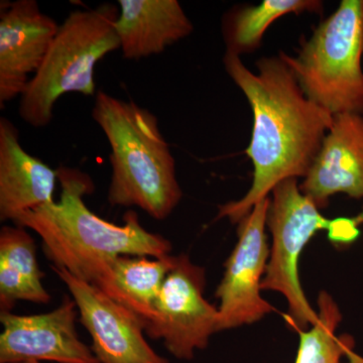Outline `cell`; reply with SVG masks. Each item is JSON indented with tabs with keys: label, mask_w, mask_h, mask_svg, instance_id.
Masks as SVG:
<instances>
[{
	"label": "cell",
	"mask_w": 363,
	"mask_h": 363,
	"mask_svg": "<svg viewBox=\"0 0 363 363\" xmlns=\"http://www.w3.org/2000/svg\"><path fill=\"white\" fill-rule=\"evenodd\" d=\"M205 286V269L187 255H175L145 334L162 340L177 359L192 360L196 351L207 348L210 338L218 332V308L204 298Z\"/></svg>",
	"instance_id": "7"
},
{
	"label": "cell",
	"mask_w": 363,
	"mask_h": 363,
	"mask_svg": "<svg viewBox=\"0 0 363 363\" xmlns=\"http://www.w3.org/2000/svg\"><path fill=\"white\" fill-rule=\"evenodd\" d=\"M223 65L247 97L253 116L252 138L245 150L253 166L252 186L241 199L219 206L217 214V219L238 224L281 182L307 176L333 116L306 96L279 55L259 59L257 73L228 52Z\"/></svg>",
	"instance_id": "1"
},
{
	"label": "cell",
	"mask_w": 363,
	"mask_h": 363,
	"mask_svg": "<svg viewBox=\"0 0 363 363\" xmlns=\"http://www.w3.org/2000/svg\"><path fill=\"white\" fill-rule=\"evenodd\" d=\"M77 306L80 322L92 339L99 363H169L145 339V324L96 286L52 267Z\"/></svg>",
	"instance_id": "9"
},
{
	"label": "cell",
	"mask_w": 363,
	"mask_h": 363,
	"mask_svg": "<svg viewBox=\"0 0 363 363\" xmlns=\"http://www.w3.org/2000/svg\"><path fill=\"white\" fill-rule=\"evenodd\" d=\"M174 264L173 255L162 259L121 255L105 266L92 285L136 315L147 327L154 316L157 296Z\"/></svg>",
	"instance_id": "15"
},
{
	"label": "cell",
	"mask_w": 363,
	"mask_h": 363,
	"mask_svg": "<svg viewBox=\"0 0 363 363\" xmlns=\"http://www.w3.org/2000/svg\"><path fill=\"white\" fill-rule=\"evenodd\" d=\"M328 231L329 240L335 243L352 242L359 235L357 223L350 219L339 218L330 220Z\"/></svg>",
	"instance_id": "19"
},
{
	"label": "cell",
	"mask_w": 363,
	"mask_h": 363,
	"mask_svg": "<svg viewBox=\"0 0 363 363\" xmlns=\"http://www.w3.org/2000/svg\"><path fill=\"white\" fill-rule=\"evenodd\" d=\"M118 6L116 33L124 59L162 54L194 32L177 0H118Z\"/></svg>",
	"instance_id": "14"
},
{
	"label": "cell",
	"mask_w": 363,
	"mask_h": 363,
	"mask_svg": "<svg viewBox=\"0 0 363 363\" xmlns=\"http://www.w3.org/2000/svg\"><path fill=\"white\" fill-rule=\"evenodd\" d=\"M318 321L308 330L300 332L295 363H341L353 348L350 336H336L342 314L330 294L318 296Z\"/></svg>",
	"instance_id": "18"
},
{
	"label": "cell",
	"mask_w": 363,
	"mask_h": 363,
	"mask_svg": "<svg viewBox=\"0 0 363 363\" xmlns=\"http://www.w3.org/2000/svg\"><path fill=\"white\" fill-rule=\"evenodd\" d=\"M33 236L21 226L0 230V312H11L18 301L48 304Z\"/></svg>",
	"instance_id": "16"
},
{
	"label": "cell",
	"mask_w": 363,
	"mask_h": 363,
	"mask_svg": "<svg viewBox=\"0 0 363 363\" xmlns=\"http://www.w3.org/2000/svg\"><path fill=\"white\" fill-rule=\"evenodd\" d=\"M23 363H42L39 362H23Z\"/></svg>",
	"instance_id": "21"
},
{
	"label": "cell",
	"mask_w": 363,
	"mask_h": 363,
	"mask_svg": "<svg viewBox=\"0 0 363 363\" xmlns=\"http://www.w3.org/2000/svg\"><path fill=\"white\" fill-rule=\"evenodd\" d=\"M271 198L257 203L238 223V240L225 262V272L215 296L218 332L259 322L274 311L262 297V283L269 262L267 221Z\"/></svg>",
	"instance_id": "8"
},
{
	"label": "cell",
	"mask_w": 363,
	"mask_h": 363,
	"mask_svg": "<svg viewBox=\"0 0 363 363\" xmlns=\"http://www.w3.org/2000/svg\"><path fill=\"white\" fill-rule=\"evenodd\" d=\"M306 96L332 116H363V0H342L301 44L279 52Z\"/></svg>",
	"instance_id": "5"
},
{
	"label": "cell",
	"mask_w": 363,
	"mask_h": 363,
	"mask_svg": "<svg viewBox=\"0 0 363 363\" xmlns=\"http://www.w3.org/2000/svg\"><path fill=\"white\" fill-rule=\"evenodd\" d=\"M59 25L35 0L1 1L0 105L21 96L49 52Z\"/></svg>",
	"instance_id": "11"
},
{
	"label": "cell",
	"mask_w": 363,
	"mask_h": 363,
	"mask_svg": "<svg viewBox=\"0 0 363 363\" xmlns=\"http://www.w3.org/2000/svg\"><path fill=\"white\" fill-rule=\"evenodd\" d=\"M119 11L113 4L77 9L60 25L38 73L18 104V116L35 128L51 123L57 101L68 93L96 95L95 68L111 52L121 50L116 33Z\"/></svg>",
	"instance_id": "4"
},
{
	"label": "cell",
	"mask_w": 363,
	"mask_h": 363,
	"mask_svg": "<svg viewBox=\"0 0 363 363\" xmlns=\"http://www.w3.org/2000/svg\"><path fill=\"white\" fill-rule=\"evenodd\" d=\"M320 0H264L259 6H236L224 13L221 21L225 52L241 57L259 49L267 28L288 14H322Z\"/></svg>",
	"instance_id": "17"
},
{
	"label": "cell",
	"mask_w": 363,
	"mask_h": 363,
	"mask_svg": "<svg viewBox=\"0 0 363 363\" xmlns=\"http://www.w3.org/2000/svg\"><path fill=\"white\" fill-rule=\"evenodd\" d=\"M300 190L319 209L342 193L363 198V116L341 113L325 136L319 154L300 184Z\"/></svg>",
	"instance_id": "12"
},
{
	"label": "cell",
	"mask_w": 363,
	"mask_h": 363,
	"mask_svg": "<svg viewBox=\"0 0 363 363\" xmlns=\"http://www.w3.org/2000/svg\"><path fill=\"white\" fill-rule=\"evenodd\" d=\"M57 171L59 201L26 212L13 222L40 236L52 267L92 284L109 262L121 255L162 259L171 255V242L147 230L133 210L124 214L123 225L91 211L83 199L94 191L87 174L65 166Z\"/></svg>",
	"instance_id": "2"
},
{
	"label": "cell",
	"mask_w": 363,
	"mask_h": 363,
	"mask_svg": "<svg viewBox=\"0 0 363 363\" xmlns=\"http://www.w3.org/2000/svg\"><path fill=\"white\" fill-rule=\"evenodd\" d=\"M267 224L272 243L262 290L281 293L288 303L289 323L298 332L308 330L317 323L318 313L301 285L298 259L318 231L328 230L330 220L303 194L298 179H288L272 191Z\"/></svg>",
	"instance_id": "6"
},
{
	"label": "cell",
	"mask_w": 363,
	"mask_h": 363,
	"mask_svg": "<svg viewBox=\"0 0 363 363\" xmlns=\"http://www.w3.org/2000/svg\"><path fill=\"white\" fill-rule=\"evenodd\" d=\"M346 358H347V363H363V357L358 355L357 353H355L353 348L348 350Z\"/></svg>",
	"instance_id": "20"
},
{
	"label": "cell",
	"mask_w": 363,
	"mask_h": 363,
	"mask_svg": "<svg viewBox=\"0 0 363 363\" xmlns=\"http://www.w3.org/2000/svg\"><path fill=\"white\" fill-rule=\"evenodd\" d=\"M58 171L26 152L20 133L6 117L0 118V220L21 215L54 200Z\"/></svg>",
	"instance_id": "13"
},
{
	"label": "cell",
	"mask_w": 363,
	"mask_h": 363,
	"mask_svg": "<svg viewBox=\"0 0 363 363\" xmlns=\"http://www.w3.org/2000/svg\"><path fill=\"white\" fill-rule=\"evenodd\" d=\"M92 118L111 147L112 174L107 200L113 207H138L157 220L173 213L183 198L176 161L159 118L133 100L98 91Z\"/></svg>",
	"instance_id": "3"
},
{
	"label": "cell",
	"mask_w": 363,
	"mask_h": 363,
	"mask_svg": "<svg viewBox=\"0 0 363 363\" xmlns=\"http://www.w3.org/2000/svg\"><path fill=\"white\" fill-rule=\"evenodd\" d=\"M77 315V306L69 298L44 314L0 312V363H99L79 337Z\"/></svg>",
	"instance_id": "10"
}]
</instances>
